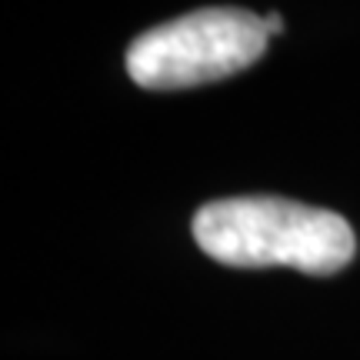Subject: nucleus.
I'll return each mask as SVG.
<instances>
[{
	"label": "nucleus",
	"instance_id": "f257e3e1",
	"mask_svg": "<svg viewBox=\"0 0 360 360\" xmlns=\"http://www.w3.org/2000/svg\"><path fill=\"white\" fill-rule=\"evenodd\" d=\"M193 240L227 267H294L337 274L354 260L357 237L334 210L283 197H227L193 214Z\"/></svg>",
	"mask_w": 360,
	"mask_h": 360
},
{
	"label": "nucleus",
	"instance_id": "f03ea898",
	"mask_svg": "<svg viewBox=\"0 0 360 360\" xmlns=\"http://www.w3.org/2000/svg\"><path fill=\"white\" fill-rule=\"evenodd\" d=\"M267 40L270 34L257 13L207 7L141 34L127 51V74L147 90L197 87L257 64Z\"/></svg>",
	"mask_w": 360,
	"mask_h": 360
},
{
	"label": "nucleus",
	"instance_id": "7ed1b4c3",
	"mask_svg": "<svg viewBox=\"0 0 360 360\" xmlns=\"http://www.w3.org/2000/svg\"><path fill=\"white\" fill-rule=\"evenodd\" d=\"M264 27H267V34L274 37V34H281L283 30V17L281 13H267V17H264Z\"/></svg>",
	"mask_w": 360,
	"mask_h": 360
}]
</instances>
